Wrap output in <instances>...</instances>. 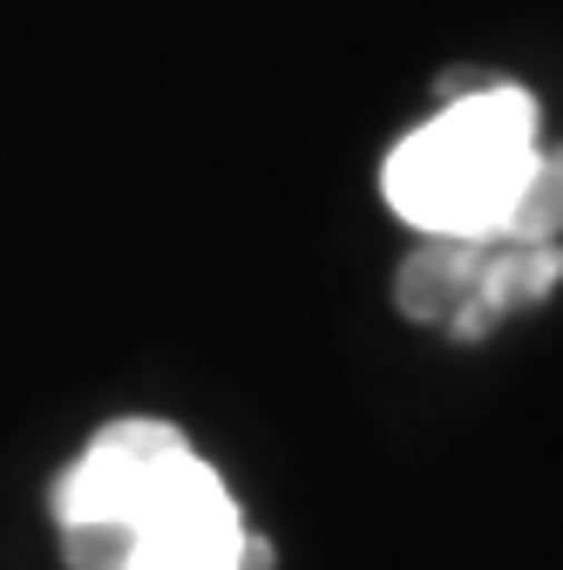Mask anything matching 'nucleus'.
<instances>
[{
	"instance_id": "4",
	"label": "nucleus",
	"mask_w": 563,
	"mask_h": 570,
	"mask_svg": "<svg viewBox=\"0 0 563 570\" xmlns=\"http://www.w3.org/2000/svg\"><path fill=\"white\" fill-rule=\"evenodd\" d=\"M136 530L129 523H61V557L76 570H129Z\"/></svg>"
},
{
	"instance_id": "2",
	"label": "nucleus",
	"mask_w": 563,
	"mask_h": 570,
	"mask_svg": "<svg viewBox=\"0 0 563 570\" xmlns=\"http://www.w3.org/2000/svg\"><path fill=\"white\" fill-rule=\"evenodd\" d=\"M184 455H190V442L164 421H109L89 442V455L61 475L55 510H61V523H129L136 530L157 510V495Z\"/></svg>"
},
{
	"instance_id": "3",
	"label": "nucleus",
	"mask_w": 563,
	"mask_h": 570,
	"mask_svg": "<svg viewBox=\"0 0 563 570\" xmlns=\"http://www.w3.org/2000/svg\"><path fill=\"white\" fill-rule=\"evenodd\" d=\"M238 557H245V530H238V510L225 495V503L144 523L136 550H129V570H238Z\"/></svg>"
},
{
	"instance_id": "1",
	"label": "nucleus",
	"mask_w": 563,
	"mask_h": 570,
	"mask_svg": "<svg viewBox=\"0 0 563 570\" xmlns=\"http://www.w3.org/2000/svg\"><path fill=\"white\" fill-rule=\"evenodd\" d=\"M536 164V102L516 82H488L394 142L387 204L428 238H488L503 232Z\"/></svg>"
}]
</instances>
